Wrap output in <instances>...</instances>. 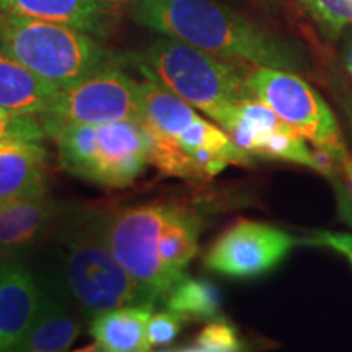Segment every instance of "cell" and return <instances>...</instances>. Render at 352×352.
<instances>
[{"label":"cell","instance_id":"10","mask_svg":"<svg viewBox=\"0 0 352 352\" xmlns=\"http://www.w3.org/2000/svg\"><path fill=\"white\" fill-rule=\"evenodd\" d=\"M43 296L19 261L0 266V351H15L36 318Z\"/></svg>","mask_w":352,"mask_h":352},{"label":"cell","instance_id":"7","mask_svg":"<svg viewBox=\"0 0 352 352\" xmlns=\"http://www.w3.org/2000/svg\"><path fill=\"white\" fill-rule=\"evenodd\" d=\"M41 116L67 124L91 126L140 121L144 113L139 98V82L132 80L120 69L108 65L59 90L51 111Z\"/></svg>","mask_w":352,"mask_h":352},{"label":"cell","instance_id":"22","mask_svg":"<svg viewBox=\"0 0 352 352\" xmlns=\"http://www.w3.org/2000/svg\"><path fill=\"white\" fill-rule=\"evenodd\" d=\"M44 127L34 114H19L0 107V145L28 142L39 144L44 138Z\"/></svg>","mask_w":352,"mask_h":352},{"label":"cell","instance_id":"18","mask_svg":"<svg viewBox=\"0 0 352 352\" xmlns=\"http://www.w3.org/2000/svg\"><path fill=\"white\" fill-rule=\"evenodd\" d=\"M139 98L144 113L142 120L175 139L199 116L192 104L151 78L139 83Z\"/></svg>","mask_w":352,"mask_h":352},{"label":"cell","instance_id":"25","mask_svg":"<svg viewBox=\"0 0 352 352\" xmlns=\"http://www.w3.org/2000/svg\"><path fill=\"white\" fill-rule=\"evenodd\" d=\"M184 318L182 315L175 314V311H162V314L151 315L147 321V329H145V336H147L148 346H170L173 344L176 338L182 333Z\"/></svg>","mask_w":352,"mask_h":352},{"label":"cell","instance_id":"3","mask_svg":"<svg viewBox=\"0 0 352 352\" xmlns=\"http://www.w3.org/2000/svg\"><path fill=\"white\" fill-rule=\"evenodd\" d=\"M0 47L60 90L113 65L111 56L91 34L65 25L3 13Z\"/></svg>","mask_w":352,"mask_h":352},{"label":"cell","instance_id":"30","mask_svg":"<svg viewBox=\"0 0 352 352\" xmlns=\"http://www.w3.org/2000/svg\"><path fill=\"white\" fill-rule=\"evenodd\" d=\"M104 2H108V3H120V2H124V0H104Z\"/></svg>","mask_w":352,"mask_h":352},{"label":"cell","instance_id":"6","mask_svg":"<svg viewBox=\"0 0 352 352\" xmlns=\"http://www.w3.org/2000/svg\"><path fill=\"white\" fill-rule=\"evenodd\" d=\"M170 206L166 202H151L116 210L103 220L104 236L114 256L139 284L158 297L165 296L183 277L165 266L158 250Z\"/></svg>","mask_w":352,"mask_h":352},{"label":"cell","instance_id":"13","mask_svg":"<svg viewBox=\"0 0 352 352\" xmlns=\"http://www.w3.org/2000/svg\"><path fill=\"white\" fill-rule=\"evenodd\" d=\"M57 214L46 191L0 202V254L33 243Z\"/></svg>","mask_w":352,"mask_h":352},{"label":"cell","instance_id":"17","mask_svg":"<svg viewBox=\"0 0 352 352\" xmlns=\"http://www.w3.org/2000/svg\"><path fill=\"white\" fill-rule=\"evenodd\" d=\"M80 333L77 320L67 315L59 303L43 297L41 307L32 328L15 351L60 352L67 351Z\"/></svg>","mask_w":352,"mask_h":352},{"label":"cell","instance_id":"4","mask_svg":"<svg viewBox=\"0 0 352 352\" xmlns=\"http://www.w3.org/2000/svg\"><path fill=\"white\" fill-rule=\"evenodd\" d=\"M64 270L72 296L94 314L120 307L153 305L158 297L121 266L104 236L103 222L87 220L72 233Z\"/></svg>","mask_w":352,"mask_h":352},{"label":"cell","instance_id":"28","mask_svg":"<svg viewBox=\"0 0 352 352\" xmlns=\"http://www.w3.org/2000/svg\"><path fill=\"white\" fill-rule=\"evenodd\" d=\"M340 170H341L342 178L346 179L347 186H349V191H351V195H352V157L351 155L346 157L344 160L341 162Z\"/></svg>","mask_w":352,"mask_h":352},{"label":"cell","instance_id":"9","mask_svg":"<svg viewBox=\"0 0 352 352\" xmlns=\"http://www.w3.org/2000/svg\"><path fill=\"white\" fill-rule=\"evenodd\" d=\"M148 165L147 142L140 121H118L96 126V153L90 182L124 188Z\"/></svg>","mask_w":352,"mask_h":352},{"label":"cell","instance_id":"27","mask_svg":"<svg viewBox=\"0 0 352 352\" xmlns=\"http://www.w3.org/2000/svg\"><path fill=\"white\" fill-rule=\"evenodd\" d=\"M342 60H344L346 70L349 72L352 78V32H347L344 36V44H342Z\"/></svg>","mask_w":352,"mask_h":352},{"label":"cell","instance_id":"5","mask_svg":"<svg viewBox=\"0 0 352 352\" xmlns=\"http://www.w3.org/2000/svg\"><path fill=\"white\" fill-rule=\"evenodd\" d=\"M246 85L300 138L328 152L340 165L349 157L336 118L314 87L292 70L253 65Z\"/></svg>","mask_w":352,"mask_h":352},{"label":"cell","instance_id":"11","mask_svg":"<svg viewBox=\"0 0 352 352\" xmlns=\"http://www.w3.org/2000/svg\"><path fill=\"white\" fill-rule=\"evenodd\" d=\"M3 15L51 21L91 36L108 34L113 13L104 0H2Z\"/></svg>","mask_w":352,"mask_h":352},{"label":"cell","instance_id":"2","mask_svg":"<svg viewBox=\"0 0 352 352\" xmlns=\"http://www.w3.org/2000/svg\"><path fill=\"white\" fill-rule=\"evenodd\" d=\"M140 70L204 111L220 127L241 101L254 98L246 85V74L230 60L168 36L157 39L140 56Z\"/></svg>","mask_w":352,"mask_h":352},{"label":"cell","instance_id":"1","mask_svg":"<svg viewBox=\"0 0 352 352\" xmlns=\"http://www.w3.org/2000/svg\"><path fill=\"white\" fill-rule=\"evenodd\" d=\"M134 20L220 59L300 72L305 56L297 44L267 32L214 0H135Z\"/></svg>","mask_w":352,"mask_h":352},{"label":"cell","instance_id":"20","mask_svg":"<svg viewBox=\"0 0 352 352\" xmlns=\"http://www.w3.org/2000/svg\"><path fill=\"white\" fill-rule=\"evenodd\" d=\"M140 126L147 142L148 164L160 173L176 178H204L195 157L178 142V139L166 135L145 120H140Z\"/></svg>","mask_w":352,"mask_h":352},{"label":"cell","instance_id":"29","mask_svg":"<svg viewBox=\"0 0 352 352\" xmlns=\"http://www.w3.org/2000/svg\"><path fill=\"white\" fill-rule=\"evenodd\" d=\"M338 98H340L342 108H344V111L347 114V118H349L352 122V91H349V90L341 91V94L338 95Z\"/></svg>","mask_w":352,"mask_h":352},{"label":"cell","instance_id":"19","mask_svg":"<svg viewBox=\"0 0 352 352\" xmlns=\"http://www.w3.org/2000/svg\"><path fill=\"white\" fill-rule=\"evenodd\" d=\"M164 297L168 310L184 321H214L222 316L220 290L209 280L183 276Z\"/></svg>","mask_w":352,"mask_h":352},{"label":"cell","instance_id":"15","mask_svg":"<svg viewBox=\"0 0 352 352\" xmlns=\"http://www.w3.org/2000/svg\"><path fill=\"white\" fill-rule=\"evenodd\" d=\"M153 305L120 307L96 314L90 334L95 346L107 352H145L151 346L145 336Z\"/></svg>","mask_w":352,"mask_h":352},{"label":"cell","instance_id":"23","mask_svg":"<svg viewBox=\"0 0 352 352\" xmlns=\"http://www.w3.org/2000/svg\"><path fill=\"white\" fill-rule=\"evenodd\" d=\"M329 36L336 38L352 26V0H300Z\"/></svg>","mask_w":352,"mask_h":352},{"label":"cell","instance_id":"8","mask_svg":"<svg viewBox=\"0 0 352 352\" xmlns=\"http://www.w3.org/2000/svg\"><path fill=\"white\" fill-rule=\"evenodd\" d=\"M300 243L280 228L239 220L214 241L204 264L209 271L233 279H254L279 266Z\"/></svg>","mask_w":352,"mask_h":352},{"label":"cell","instance_id":"26","mask_svg":"<svg viewBox=\"0 0 352 352\" xmlns=\"http://www.w3.org/2000/svg\"><path fill=\"white\" fill-rule=\"evenodd\" d=\"M307 243L333 250V252L342 254L352 264V233L318 230L310 236Z\"/></svg>","mask_w":352,"mask_h":352},{"label":"cell","instance_id":"24","mask_svg":"<svg viewBox=\"0 0 352 352\" xmlns=\"http://www.w3.org/2000/svg\"><path fill=\"white\" fill-rule=\"evenodd\" d=\"M243 349L239 333L226 320H214L197 334L195 342L182 351L192 352H236Z\"/></svg>","mask_w":352,"mask_h":352},{"label":"cell","instance_id":"31","mask_svg":"<svg viewBox=\"0 0 352 352\" xmlns=\"http://www.w3.org/2000/svg\"><path fill=\"white\" fill-rule=\"evenodd\" d=\"M0 6H2V0H0ZM0 16H2V8H0Z\"/></svg>","mask_w":352,"mask_h":352},{"label":"cell","instance_id":"16","mask_svg":"<svg viewBox=\"0 0 352 352\" xmlns=\"http://www.w3.org/2000/svg\"><path fill=\"white\" fill-rule=\"evenodd\" d=\"M199 215L183 206H170V212L160 232L158 250L162 261L173 274L184 276V267L199 250Z\"/></svg>","mask_w":352,"mask_h":352},{"label":"cell","instance_id":"21","mask_svg":"<svg viewBox=\"0 0 352 352\" xmlns=\"http://www.w3.org/2000/svg\"><path fill=\"white\" fill-rule=\"evenodd\" d=\"M250 152L253 155L314 168V151L307 147L305 139L300 138L290 126L263 134L254 140Z\"/></svg>","mask_w":352,"mask_h":352},{"label":"cell","instance_id":"14","mask_svg":"<svg viewBox=\"0 0 352 352\" xmlns=\"http://www.w3.org/2000/svg\"><path fill=\"white\" fill-rule=\"evenodd\" d=\"M46 151L39 144L0 145V202L46 191Z\"/></svg>","mask_w":352,"mask_h":352},{"label":"cell","instance_id":"12","mask_svg":"<svg viewBox=\"0 0 352 352\" xmlns=\"http://www.w3.org/2000/svg\"><path fill=\"white\" fill-rule=\"evenodd\" d=\"M59 90L0 47V107L41 116L51 111Z\"/></svg>","mask_w":352,"mask_h":352}]
</instances>
